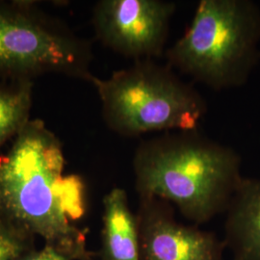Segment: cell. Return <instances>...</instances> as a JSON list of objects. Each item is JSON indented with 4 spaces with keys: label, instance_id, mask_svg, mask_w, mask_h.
<instances>
[{
    "label": "cell",
    "instance_id": "2",
    "mask_svg": "<svg viewBox=\"0 0 260 260\" xmlns=\"http://www.w3.org/2000/svg\"><path fill=\"white\" fill-rule=\"evenodd\" d=\"M132 165L139 197L176 206L196 225L224 213L244 178L240 155L198 129L143 140Z\"/></svg>",
    "mask_w": 260,
    "mask_h": 260
},
{
    "label": "cell",
    "instance_id": "7",
    "mask_svg": "<svg viewBox=\"0 0 260 260\" xmlns=\"http://www.w3.org/2000/svg\"><path fill=\"white\" fill-rule=\"evenodd\" d=\"M136 216L141 260H224L223 240L199 225L177 222L166 202L139 197Z\"/></svg>",
    "mask_w": 260,
    "mask_h": 260
},
{
    "label": "cell",
    "instance_id": "4",
    "mask_svg": "<svg viewBox=\"0 0 260 260\" xmlns=\"http://www.w3.org/2000/svg\"><path fill=\"white\" fill-rule=\"evenodd\" d=\"M109 129L123 137L198 129L207 112L203 95L167 64L141 60L106 79L94 77Z\"/></svg>",
    "mask_w": 260,
    "mask_h": 260
},
{
    "label": "cell",
    "instance_id": "13",
    "mask_svg": "<svg viewBox=\"0 0 260 260\" xmlns=\"http://www.w3.org/2000/svg\"><path fill=\"white\" fill-rule=\"evenodd\" d=\"M85 260H95V259H93V256H91V257H89V258H87V259H85Z\"/></svg>",
    "mask_w": 260,
    "mask_h": 260
},
{
    "label": "cell",
    "instance_id": "9",
    "mask_svg": "<svg viewBox=\"0 0 260 260\" xmlns=\"http://www.w3.org/2000/svg\"><path fill=\"white\" fill-rule=\"evenodd\" d=\"M103 204L100 260H141L137 216L130 209L126 191L113 188Z\"/></svg>",
    "mask_w": 260,
    "mask_h": 260
},
{
    "label": "cell",
    "instance_id": "5",
    "mask_svg": "<svg viewBox=\"0 0 260 260\" xmlns=\"http://www.w3.org/2000/svg\"><path fill=\"white\" fill-rule=\"evenodd\" d=\"M91 44L24 2H0V79L60 74L92 83Z\"/></svg>",
    "mask_w": 260,
    "mask_h": 260
},
{
    "label": "cell",
    "instance_id": "11",
    "mask_svg": "<svg viewBox=\"0 0 260 260\" xmlns=\"http://www.w3.org/2000/svg\"><path fill=\"white\" fill-rule=\"evenodd\" d=\"M93 252L87 249V242L76 244L45 243L36 250H29L16 260H85L93 256Z\"/></svg>",
    "mask_w": 260,
    "mask_h": 260
},
{
    "label": "cell",
    "instance_id": "3",
    "mask_svg": "<svg viewBox=\"0 0 260 260\" xmlns=\"http://www.w3.org/2000/svg\"><path fill=\"white\" fill-rule=\"evenodd\" d=\"M260 9L251 0H201L166 64L215 91L246 83L259 59Z\"/></svg>",
    "mask_w": 260,
    "mask_h": 260
},
{
    "label": "cell",
    "instance_id": "12",
    "mask_svg": "<svg viewBox=\"0 0 260 260\" xmlns=\"http://www.w3.org/2000/svg\"><path fill=\"white\" fill-rule=\"evenodd\" d=\"M34 238L0 218V260H16L34 248Z\"/></svg>",
    "mask_w": 260,
    "mask_h": 260
},
{
    "label": "cell",
    "instance_id": "6",
    "mask_svg": "<svg viewBox=\"0 0 260 260\" xmlns=\"http://www.w3.org/2000/svg\"><path fill=\"white\" fill-rule=\"evenodd\" d=\"M176 9L167 0H101L93 7V30L105 47L133 62L155 60L165 54Z\"/></svg>",
    "mask_w": 260,
    "mask_h": 260
},
{
    "label": "cell",
    "instance_id": "8",
    "mask_svg": "<svg viewBox=\"0 0 260 260\" xmlns=\"http://www.w3.org/2000/svg\"><path fill=\"white\" fill-rule=\"evenodd\" d=\"M225 214V249L233 260H260V179H242Z\"/></svg>",
    "mask_w": 260,
    "mask_h": 260
},
{
    "label": "cell",
    "instance_id": "1",
    "mask_svg": "<svg viewBox=\"0 0 260 260\" xmlns=\"http://www.w3.org/2000/svg\"><path fill=\"white\" fill-rule=\"evenodd\" d=\"M62 145L41 120H29L0 155V218L45 243L87 242L75 225L86 213L82 178L65 176Z\"/></svg>",
    "mask_w": 260,
    "mask_h": 260
},
{
    "label": "cell",
    "instance_id": "10",
    "mask_svg": "<svg viewBox=\"0 0 260 260\" xmlns=\"http://www.w3.org/2000/svg\"><path fill=\"white\" fill-rule=\"evenodd\" d=\"M32 90L31 80L0 81V147L30 120Z\"/></svg>",
    "mask_w": 260,
    "mask_h": 260
}]
</instances>
